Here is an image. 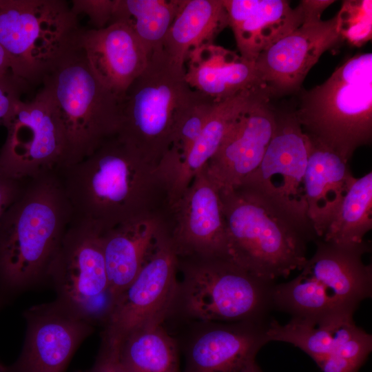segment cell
I'll return each instance as SVG.
<instances>
[{"instance_id": "2", "label": "cell", "mask_w": 372, "mask_h": 372, "mask_svg": "<svg viewBox=\"0 0 372 372\" xmlns=\"http://www.w3.org/2000/svg\"><path fill=\"white\" fill-rule=\"evenodd\" d=\"M72 220L56 170L26 179L19 196L0 217V309L46 281Z\"/></svg>"}, {"instance_id": "24", "label": "cell", "mask_w": 372, "mask_h": 372, "mask_svg": "<svg viewBox=\"0 0 372 372\" xmlns=\"http://www.w3.org/2000/svg\"><path fill=\"white\" fill-rule=\"evenodd\" d=\"M269 94L266 89L245 91L217 103L196 143L169 179V205L189 187L194 176L207 165L240 112L254 99Z\"/></svg>"}, {"instance_id": "32", "label": "cell", "mask_w": 372, "mask_h": 372, "mask_svg": "<svg viewBox=\"0 0 372 372\" xmlns=\"http://www.w3.org/2000/svg\"><path fill=\"white\" fill-rule=\"evenodd\" d=\"M335 17L337 32L342 40L360 47L371 39V0L344 1Z\"/></svg>"}, {"instance_id": "19", "label": "cell", "mask_w": 372, "mask_h": 372, "mask_svg": "<svg viewBox=\"0 0 372 372\" xmlns=\"http://www.w3.org/2000/svg\"><path fill=\"white\" fill-rule=\"evenodd\" d=\"M240 55L252 62L305 21L299 4L284 0H223Z\"/></svg>"}, {"instance_id": "39", "label": "cell", "mask_w": 372, "mask_h": 372, "mask_svg": "<svg viewBox=\"0 0 372 372\" xmlns=\"http://www.w3.org/2000/svg\"><path fill=\"white\" fill-rule=\"evenodd\" d=\"M10 72L12 70L10 59L4 49L0 45V76Z\"/></svg>"}, {"instance_id": "10", "label": "cell", "mask_w": 372, "mask_h": 372, "mask_svg": "<svg viewBox=\"0 0 372 372\" xmlns=\"http://www.w3.org/2000/svg\"><path fill=\"white\" fill-rule=\"evenodd\" d=\"M2 125L7 134L0 149V167L8 175L25 179L63 166V131L47 88L42 86L30 101L17 100Z\"/></svg>"}, {"instance_id": "20", "label": "cell", "mask_w": 372, "mask_h": 372, "mask_svg": "<svg viewBox=\"0 0 372 372\" xmlns=\"http://www.w3.org/2000/svg\"><path fill=\"white\" fill-rule=\"evenodd\" d=\"M369 247L366 243L345 247L317 240L316 252L301 272L318 281L341 309L353 313L371 296V266L362 258Z\"/></svg>"}, {"instance_id": "14", "label": "cell", "mask_w": 372, "mask_h": 372, "mask_svg": "<svg viewBox=\"0 0 372 372\" xmlns=\"http://www.w3.org/2000/svg\"><path fill=\"white\" fill-rule=\"evenodd\" d=\"M175 339L185 356L180 372H240L267 341L263 321L183 322Z\"/></svg>"}, {"instance_id": "40", "label": "cell", "mask_w": 372, "mask_h": 372, "mask_svg": "<svg viewBox=\"0 0 372 372\" xmlns=\"http://www.w3.org/2000/svg\"><path fill=\"white\" fill-rule=\"evenodd\" d=\"M240 372H262L258 365L256 364V360L251 362L248 364Z\"/></svg>"}, {"instance_id": "7", "label": "cell", "mask_w": 372, "mask_h": 372, "mask_svg": "<svg viewBox=\"0 0 372 372\" xmlns=\"http://www.w3.org/2000/svg\"><path fill=\"white\" fill-rule=\"evenodd\" d=\"M195 92L185 81V70L174 65L162 50L153 52L121 99L117 136L159 165Z\"/></svg>"}, {"instance_id": "34", "label": "cell", "mask_w": 372, "mask_h": 372, "mask_svg": "<svg viewBox=\"0 0 372 372\" xmlns=\"http://www.w3.org/2000/svg\"><path fill=\"white\" fill-rule=\"evenodd\" d=\"M29 87L12 72L0 76V125L3 124L14 103L21 99Z\"/></svg>"}, {"instance_id": "26", "label": "cell", "mask_w": 372, "mask_h": 372, "mask_svg": "<svg viewBox=\"0 0 372 372\" xmlns=\"http://www.w3.org/2000/svg\"><path fill=\"white\" fill-rule=\"evenodd\" d=\"M119 342L118 357L124 372H180V349L163 324L134 329Z\"/></svg>"}, {"instance_id": "30", "label": "cell", "mask_w": 372, "mask_h": 372, "mask_svg": "<svg viewBox=\"0 0 372 372\" xmlns=\"http://www.w3.org/2000/svg\"><path fill=\"white\" fill-rule=\"evenodd\" d=\"M271 306L293 317L321 319L338 314H351L342 310L326 289L312 277L300 273L292 280L273 285Z\"/></svg>"}, {"instance_id": "1", "label": "cell", "mask_w": 372, "mask_h": 372, "mask_svg": "<svg viewBox=\"0 0 372 372\" xmlns=\"http://www.w3.org/2000/svg\"><path fill=\"white\" fill-rule=\"evenodd\" d=\"M56 172L72 219L101 234L138 217L167 214L170 207L168 183L159 166L117 135Z\"/></svg>"}, {"instance_id": "33", "label": "cell", "mask_w": 372, "mask_h": 372, "mask_svg": "<svg viewBox=\"0 0 372 372\" xmlns=\"http://www.w3.org/2000/svg\"><path fill=\"white\" fill-rule=\"evenodd\" d=\"M70 3L76 17L81 13L88 17L92 29H102L111 23L115 0H72Z\"/></svg>"}, {"instance_id": "23", "label": "cell", "mask_w": 372, "mask_h": 372, "mask_svg": "<svg viewBox=\"0 0 372 372\" xmlns=\"http://www.w3.org/2000/svg\"><path fill=\"white\" fill-rule=\"evenodd\" d=\"M167 214L138 217L102 234L112 306L140 271Z\"/></svg>"}, {"instance_id": "5", "label": "cell", "mask_w": 372, "mask_h": 372, "mask_svg": "<svg viewBox=\"0 0 372 372\" xmlns=\"http://www.w3.org/2000/svg\"><path fill=\"white\" fill-rule=\"evenodd\" d=\"M41 84L50 92L62 125L65 143L63 167L81 161L117 135L121 100L95 76L76 38L44 75Z\"/></svg>"}, {"instance_id": "18", "label": "cell", "mask_w": 372, "mask_h": 372, "mask_svg": "<svg viewBox=\"0 0 372 372\" xmlns=\"http://www.w3.org/2000/svg\"><path fill=\"white\" fill-rule=\"evenodd\" d=\"M76 41L95 76L121 100L149 57L132 30L121 23L102 29L81 28Z\"/></svg>"}, {"instance_id": "27", "label": "cell", "mask_w": 372, "mask_h": 372, "mask_svg": "<svg viewBox=\"0 0 372 372\" xmlns=\"http://www.w3.org/2000/svg\"><path fill=\"white\" fill-rule=\"evenodd\" d=\"M352 320L351 314H338L321 319L292 317L285 324L273 320L267 324L265 337L267 342L280 341L294 345L317 364L334 351L340 329Z\"/></svg>"}, {"instance_id": "31", "label": "cell", "mask_w": 372, "mask_h": 372, "mask_svg": "<svg viewBox=\"0 0 372 372\" xmlns=\"http://www.w3.org/2000/svg\"><path fill=\"white\" fill-rule=\"evenodd\" d=\"M216 103L209 97L195 92L176 125L172 145L169 149L178 156V165L199 137Z\"/></svg>"}, {"instance_id": "11", "label": "cell", "mask_w": 372, "mask_h": 372, "mask_svg": "<svg viewBox=\"0 0 372 372\" xmlns=\"http://www.w3.org/2000/svg\"><path fill=\"white\" fill-rule=\"evenodd\" d=\"M310 149L311 139L295 112L276 114V130L259 167L240 186L260 194L316 238L305 200Z\"/></svg>"}, {"instance_id": "29", "label": "cell", "mask_w": 372, "mask_h": 372, "mask_svg": "<svg viewBox=\"0 0 372 372\" xmlns=\"http://www.w3.org/2000/svg\"><path fill=\"white\" fill-rule=\"evenodd\" d=\"M372 228V172L355 178L322 238L345 247L364 243Z\"/></svg>"}, {"instance_id": "22", "label": "cell", "mask_w": 372, "mask_h": 372, "mask_svg": "<svg viewBox=\"0 0 372 372\" xmlns=\"http://www.w3.org/2000/svg\"><path fill=\"white\" fill-rule=\"evenodd\" d=\"M304 176L307 216L316 238H322L355 180L349 161L311 138Z\"/></svg>"}, {"instance_id": "13", "label": "cell", "mask_w": 372, "mask_h": 372, "mask_svg": "<svg viewBox=\"0 0 372 372\" xmlns=\"http://www.w3.org/2000/svg\"><path fill=\"white\" fill-rule=\"evenodd\" d=\"M25 340L19 358L0 361V372H65L76 349L94 327L57 300L32 306L23 313Z\"/></svg>"}, {"instance_id": "8", "label": "cell", "mask_w": 372, "mask_h": 372, "mask_svg": "<svg viewBox=\"0 0 372 372\" xmlns=\"http://www.w3.org/2000/svg\"><path fill=\"white\" fill-rule=\"evenodd\" d=\"M80 28L66 1L0 0V45L29 86L41 83Z\"/></svg>"}, {"instance_id": "25", "label": "cell", "mask_w": 372, "mask_h": 372, "mask_svg": "<svg viewBox=\"0 0 372 372\" xmlns=\"http://www.w3.org/2000/svg\"><path fill=\"white\" fill-rule=\"evenodd\" d=\"M227 26L228 17L223 0H183L162 50L174 65L185 70L189 53L214 43Z\"/></svg>"}, {"instance_id": "4", "label": "cell", "mask_w": 372, "mask_h": 372, "mask_svg": "<svg viewBox=\"0 0 372 372\" xmlns=\"http://www.w3.org/2000/svg\"><path fill=\"white\" fill-rule=\"evenodd\" d=\"M182 274L165 322L263 321L274 283L267 282L225 256L178 257Z\"/></svg>"}, {"instance_id": "35", "label": "cell", "mask_w": 372, "mask_h": 372, "mask_svg": "<svg viewBox=\"0 0 372 372\" xmlns=\"http://www.w3.org/2000/svg\"><path fill=\"white\" fill-rule=\"evenodd\" d=\"M118 346V341L102 335L100 349L93 366L87 370L74 372H124L119 361Z\"/></svg>"}, {"instance_id": "3", "label": "cell", "mask_w": 372, "mask_h": 372, "mask_svg": "<svg viewBox=\"0 0 372 372\" xmlns=\"http://www.w3.org/2000/svg\"><path fill=\"white\" fill-rule=\"evenodd\" d=\"M226 226V256L269 283L301 270L306 242L316 238L267 199L239 186L220 190Z\"/></svg>"}, {"instance_id": "36", "label": "cell", "mask_w": 372, "mask_h": 372, "mask_svg": "<svg viewBox=\"0 0 372 372\" xmlns=\"http://www.w3.org/2000/svg\"><path fill=\"white\" fill-rule=\"evenodd\" d=\"M26 179L14 178L0 167V217L19 196Z\"/></svg>"}, {"instance_id": "12", "label": "cell", "mask_w": 372, "mask_h": 372, "mask_svg": "<svg viewBox=\"0 0 372 372\" xmlns=\"http://www.w3.org/2000/svg\"><path fill=\"white\" fill-rule=\"evenodd\" d=\"M178 272L166 222L138 275L114 302L102 334L120 341L138 328L163 324L176 293Z\"/></svg>"}, {"instance_id": "17", "label": "cell", "mask_w": 372, "mask_h": 372, "mask_svg": "<svg viewBox=\"0 0 372 372\" xmlns=\"http://www.w3.org/2000/svg\"><path fill=\"white\" fill-rule=\"evenodd\" d=\"M341 41L335 17L305 21L260 54L258 76L271 96L296 91L321 55Z\"/></svg>"}, {"instance_id": "9", "label": "cell", "mask_w": 372, "mask_h": 372, "mask_svg": "<svg viewBox=\"0 0 372 372\" xmlns=\"http://www.w3.org/2000/svg\"><path fill=\"white\" fill-rule=\"evenodd\" d=\"M46 281L52 285L56 300L93 325L103 326L113 302L101 233L72 219L49 267Z\"/></svg>"}, {"instance_id": "16", "label": "cell", "mask_w": 372, "mask_h": 372, "mask_svg": "<svg viewBox=\"0 0 372 372\" xmlns=\"http://www.w3.org/2000/svg\"><path fill=\"white\" fill-rule=\"evenodd\" d=\"M270 97L260 95L240 112L205 166L220 190L240 186L259 167L276 125Z\"/></svg>"}, {"instance_id": "38", "label": "cell", "mask_w": 372, "mask_h": 372, "mask_svg": "<svg viewBox=\"0 0 372 372\" xmlns=\"http://www.w3.org/2000/svg\"><path fill=\"white\" fill-rule=\"evenodd\" d=\"M333 2L329 0H304L300 4L304 11L305 21H307L320 19L322 12Z\"/></svg>"}, {"instance_id": "28", "label": "cell", "mask_w": 372, "mask_h": 372, "mask_svg": "<svg viewBox=\"0 0 372 372\" xmlns=\"http://www.w3.org/2000/svg\"><path fill=\"white\" fill-rule=\"evenodd\" d=\"M182 3L183 0H115L110 24L121 23L129 27L150 56L162 50Z\"/></svg>"}, {"instance_id": "6", "label": "cell", "mask_w": 372, "mask_h": 372, "mask_svg": "<svg viewBox=\"0 0 372 372\" xmlns=\"http://www.w3.org/2000/svg\"><path fill=\"white\" fill-rule=\"evenodd\" d=\"M295 114L309 136L349 161L372 137V53L352 56L302 95Z\"/></svg>"}, {"instance_id": "37", "label": "cell", "mask_w": 372, "mask_h": 372, "mask_svg": "<svg viewBox=\"0 0 372 372\" xmlns=\"http://www.w3.org/2000/svg\"><path fill=\"white\" fill-rule=\"evenodd\" d=\"M364 362L336 353H331L317 363L323 372H358Z\"/></svg>"}, {"instance_id": "15", "label": "cell", "mask_w": 372, "mask_h": 372, "mask_svg": "<svg viewBox=\"0 0 372 372\" xmlns=\"http://www.w3.org/2000/svg\"><path fill=\"white\" fill-rule=\"evenodd\" d=\"M167 225L178 257L226 256V226L220 189L205 167L170 206Z\"/></svg>"}, {"instance_id": "21", "label": "cell", "mask_w": 372, "mask_h": 372, "mask_svg": "<svg viewBox=\"0 0 372 372\" xmlns=\"http://www.w3.org/2000/svg\"><path fill=\"white\" fill-rule=\"evenodd\" d=\"M185 79L192 89L216 103L248 90H268L258 76L255 62L214 43L189 53L185 64Z\"/></svg>"}]
</instances>
